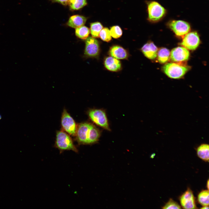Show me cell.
Segmentation results:
<instances>
[{"label": "cell", "mask_w": 209, "mask_h": 209, "mask_svg": "<svg viewBox=\"0 0 209 209\" xmlns=\"http://www.w3.org/2000/svg\"><path fill=\"white\" fill-rule=\"evenodd\" d=\"M100 135L99 130L95 126L88 122L80 124L76 134V140L79 144H90L96 143Z\"/></svg>", "instance_id": "1"}, {"label": "cell", "mask_w": 209, "mask_h": 209, "mask_svg": "<svg viewBox=\"0 0 209 209\" xmlns=\"http://www.w3.org/2000/svg\"><path fill=\"white\" fill-rule=\"evenodd\" d=\"M55 146L59 150L61 153L65 150H72L76 153L78 152L71 138L62 130L57 132Z\"/></svg>", "instance_id": "2"}, {"label": "cell", "mask_w": 209, "mask_h": 209, "mask_svg": "<svg viewBox=\"0 0 209 209\" xmlns=\"http://www.w3.org/2000/svg\"><path fill=\"white\" fill-rule=\"evenodd\" d=\"M189 67L181 63H170L165 64L163 67V71L169 77L179 79L183 77L188 71Z\"/></svg>", "instance_id": "3"}, {"label": "cell", "mask_w": 209, "mask_h": 209, "mask_svg": "<svg viewBox=\"0 0 209 209\" xmlns=\"http://www.w3.org/2000/svg\"><path fill=\"white\" fill-rule=\"evenodd\" d=\"M88 114L90 119L96 124L110 130L105 111L101 109H93L89 110Z\"/></svg>", "instance_id": "4"}, {"label": "cell", "mask_w": 209, "mask_h": 209, "mask_svg": "<svg viewBox=\"0 0 209 209\" xmlns=\"http://www.w3.org/2000/svg\"><path fill=\"white\" fill-rule=\"evenodd\" d=\"M149 20L156 22L161 20L165 15L166 11L165 8L157 2L152 1L148 5Z\"/></svg>", "instance_id": "5"}, {"label": "cell", "mask_w": 209, "mask_h": 209, "mask_svg": "<svg viewBox=\"0 0 209 209\" xmlns=\"http://www.w3.org/2000/svg\"><path fill=\"white\" fill-rule=\"evenodd\" d=\"M167 25L176 35L179 37H184L190 30V24L182 20H172L168 23Z\"/></svg>", "instance_id": "6"}, {"label": "cell", "mask_w": 209, "mask_h": 209, "mask_svg": "<svg viewBox=\"0 0 209 209\" xmlns=\"http://www.w3.org/2000/svg\"><path fill=\"white\" fill-rule=\"evenodd\" d=\"M61 123L63 130L69 134L75 136L78 126L65 109H64L63 111Z\"/></svg>", "instance_id": "7"}, {"label": "cell", "mask_w": 209, "mask_h": 209, "mask_svg": "<svg viewBox=\"0 0 209 209\" xmlns=\"http://www.w3.org/2000/svg\"><path fill=\"white\" fill-rule=\"evenodd\" d=\"M200 43L199 35L197 32H189L183 37L180 45L187 49L193 50L196 49Z\"/></svg>", "instance_id": "8"}, {"label": "cell", "mask_w": 209, "mask_h": 209, "mask_svg": "<svg viewBox=\"0 0 209 209\" xmlns=\"http://www.w3.org/2000/svg\"><path fill=\"white\" fill-rule=\"evenodd\" d=\"M84 54L88 57H95L99 53L100 48L98 41L93 37H89L86 39Z\"/></svg>", "instance_id": "9"}, {"label": "cell", "mask_w": 209, "mask_h": 209, "mask_svg": "<svg viewBox=\"0 0 209 209\" xmlns=\"http://www.w3.org/2000/svg\"><path fill=\"white\" fill-rule=\"evenodd\" d=\"M190 53L188 50L183 47H178L173 48L170 53V57L173 62H180L187 60Z\"/></svg>", "instance_id": "10"}, {"label": "cell", "mask_w": 209, "mask_h": 209, "mask_svg": "<svg viewBox=\"0 0 209 209\" xmlns=\"http://www.w3.org/2000/svg\"><path fill=\"white\" fill-rule=\"evenodd\" d=\"M179 199L181 206L184 209L197 208L193 193L189 188L182 194Z\"/></svg>", "instance_id": "11"}, {"label": "cell", "mask_w": 209, "mask_h": 209, "mask_svg": "<svg viewBox=\"0 0 209 209\" xmlns=\"http://www.w3.org/2000/svg\"><path fill=\"white\" fill-rule=\"evenodd\" d=\"M141 50L144 55L149 59L153 60L157 57L158 48L152 42H148L145 44Z\"/></svg>", "instance_id": "12"}, {"label": "cell", "mask_w": 209, "mask_h": 209, "mask_svg": "<svg viewBox=\"0 0 209 209\" xmlns=\"http://www.w3.org/2000/svg\"><path fill=\"white\" fill-rule=\"evenodd\" d=\"M109 53L111 57L118 59H126L128 56L126 50L118 45L111 47L109 50Z\"/></svg>", "instance_id": "13"}, {"label": "cell", "mask_w": 209, "mask_h": 209, "mask_svg": "<svg viewBox=\"0 0 209 209\" xmlns=\"http://www.w3.org/2000/svg\"><path fill=\"white\" fill-rule=\"evenodd\" d=\"M104 65L108 70L113 72L119 71L121 68L120 61L112 57H107L104 61Z\"/></svg>", "instance_id": "14"}, {"label": "cell", "mask_w": 209, "mask_h": 209, "mask_svg": "<svg viewBox=\"0 0 209 209\" xmlns=\"http://www.w3.org/2000/svg\"><path fill=\"white\" fill-rule=\"evenodd\" d=\"M86 21L87 18L84 16L79 15H74L70 17L67 25L72 28H76L84 26Z\"/></svg>", "instance_id": "15"}, {"label": "cell", "mask_w": 209, "mask_h": 209, "mask_svg": "<svg viewBox=\"0 0 209 209\" xmlns=\"http://www.w3.org/2000/svg\"><path fill=\"white\" fill-rule=\"evenodd\" d=\"M209 145L202 144L197 149V154L201 159L205 161H209Z\"/></svg>", "instance_id": "16"}, {"label": "cell", "mask_w": 209, "mask_h": 209, "mask_svg": "<svg viewBox=\"0 0 209 209\" xmlns=\"http://www.w3.org/2000/svg\"><path fill=\"white\" fill-rule=\"evenodd\" d=\"M157 56L159 62L162 64L165 63L169 60L170 52L168 49L162 48L158 51Z\"/></svg>", "instance_id": "17"}, {"label": "cell", "mask_w": 209, "mask_h": 209, "mask_svg": "<svg viewBox=\"0 0 209 209\" xmlns=\"http://www.w3.org/2000/svg\"><path fill=\"white\" fill-rule=\"evenodd\" d=\"M198 201L203 206H209V190H204L198 194Z\"/></svg>", "instance_id": "18"}, {"label": "cell", "mask_w": 209, "mask_h": 209, "mask_svg": "<svg viewBox=\"0 0 209 209\" xmlns=\"http://www.w3.org/2000/svg\"><path fill=\"white\" fill-rule=\"evenodd\" d=\"M76 35L81 39H86L90 33L89 29L85 26H82L76 28L75 31Z\"/></svg>", "instance_id": "19"}, {"label": "cell", "mask_w": 209, "mask_h": 209, "mask_svg": "<svg viewBox=\"0 0 209 209\" xmlns=\"http://www.w3.org/2000/svg\"><path fill=\"white\" fill-rule=\"evenodd\" d=\"M87 4L86 0H69L68 5L71 9L78 10Z\"/></svg>", "instance_id": "20"}, {"label": "cell", "mask_w": 209, "mask_h": 209, "mask_svg": "<svg viewBox=\"0 0 209 209\" xmlns=\"http://www.w3.org/2000/svg\"><path fill=\"white\" fill-rule=\"evenodd\" d=\"M102 28L103 26L100 22H96L91 23L90 24V32L92 37H98L100 33Z\"/></svg>", "instance_id": "21"}, {"label": "cell", "mask_w": 209, "mask_h": 209, "mask_svg": "<svg viewBox=\"0 0 209 209\" xmlns=\"http://www.w3.org/2000/svg\"><path fill=\"white\" fill-rule=\"evenodd\" d=\"M99 36L102 40L106 42L110 41L111 39L110 30L107 28H102L100 33Z\"/></svg>", "instance_id": "22"}, {"label": "cell", "mask_w": 209, "mask_h": 209, "mask_svg": "<svg viewBox=\"0 0 209 209\" xmlns=\"http://www.w3.org/2000/svg\"><path fill=\"white\" fill-rule=\"evenodd\" d=\"M111 36L114 38H118L122 35V32L120 28L118 26L112 27L110 30Z\"/></svg>", "instance_id": "23"}, {"label": "cell", "mask_w": 209, "mask_h": 209, "mask_svg": "<svg viewBox=\"0 0 209 209\" xmlns=\"http://www.w3.org/2000/svg\"><path fill=\"white\" fill-rule=\"evenodd\" d=\"M163 209H181L180 206L172 199L169 201L162 208Z\"/></svg>", "instance_id": "24"}, {"label": "cell", "mask_w": 209, "mask_h": 209, "mask_svg": "<svg viewBox=\"0 0 209 209\" xmlns=\"http://www.w3.org/2000/svg\"><path fill=\"white\" fill-rule=\"evenodd\" d=\"M53 2L59 3L64 5L68 4L69 0H51Z\"/></svg>", "instance_id": "25"}, {"label": "cell", "mask_w": 209, "mask_h": 209, "mask_svg": "<svg viewBox=\"0 0 209 209\" xmlns=\"http://www.w3.org/2000/svg\"><path fill=\"white\" fill-rule=\"evenodd\" d=\"M201 209H208V206H203L201 208Z\"/></svg>", "instance_id": "26"}, {"label": "cell", "mask_w": 209, "mask_h": 209, "mask_svg": "<svg viewBox=\"0 0 209 209\" xmlns=\"http://www.w3.org/2000/svg\"><path fill=\"white\" fill-rule=\"evenodd\" d=\"M207 187L208 190L209 189V180H208L207 183Z\"/></svg>", "instance_id": "27"}, {"label": "cell", "mask_w": 209, "mask_h": 209, "mask_svg": "<svg viewBox=\"0 0 209 209\" xmlns=\"http://www.w3.org/2000/svg\"><path fill=\"white\" fill-rule=\"evenodd\" d=\"M2 118V116L1 114H0V120Z\"/></svg>", "instance_id": "28"}]
</instances>
